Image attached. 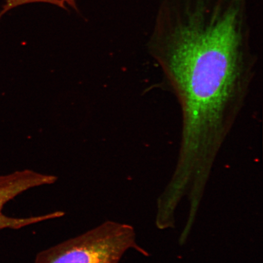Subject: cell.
<instances>
[{
    "label": "cell",
    "instance_id": "1",
    "mask_svg": "<svg viewBox=\"0 0 263 263\" xmlns=\"http://www.w3.org/2000/svg\"><path fill=\"white\" fill-rule=\"evenodd\" d=\"M249 0H161L147 47L178 100L186 166L221 147L254 80Z\"/></svg>",
    "mask_w": 263,
    "mask_h": 263
},
{
    "label": "cell",
    "instance_id": "2",
    "mask_svg": "<svg viewBox=\"0 0 263 263\" xmlns=\"http://www.w3.org/2000/svg\"><path fill=\"white\" fill-rule=\"evenodd\" d=\"M133 243L130 227L107 221L39 252L34 263H118Z\"/></svg>",
    "mask_w": 263,
    "mask_h": 263
},
{
    "label": "cell",
    "instance_id": "3",
    "mask_svg": "<svg viewBox=\"0 0 263 263\" xmlns=\"http://www.w3.org/2000/svg\"><path fill=\"white\" fill-rule=\"evenodd\" d=\"M57 180L55 176L31 170L20 171L8 175L0 176V230L21 229L35 223L63 217L65 214L61 211L20 218L7 216L2 212L3 206L21 194L36 187L51 185Z\"/></svg>",
    "mask_w": 263,
    "mask_h": 263
},
{
    "label": "cell",
    "instance_id": "4",
    "mask_svg": "<svg viewBox=\"0 0 263 263\" xmlns=\"http://www.w3.org/2000/svg\"><path fill=\"white\" fill-rule=\"evenodd\" d=\"M36 2L51 3V4L57 5L59 6V7L64 9H67L65 6V3H67L71 7L76 10L78 9L75 0H7L2 12H0V18H1L2 16L6 14V12L13 8L17 7L18 6L28 4V3Z\"/></svg>",
    "mask_w": 263,
    "mask_h": 263
}]
</instances>
